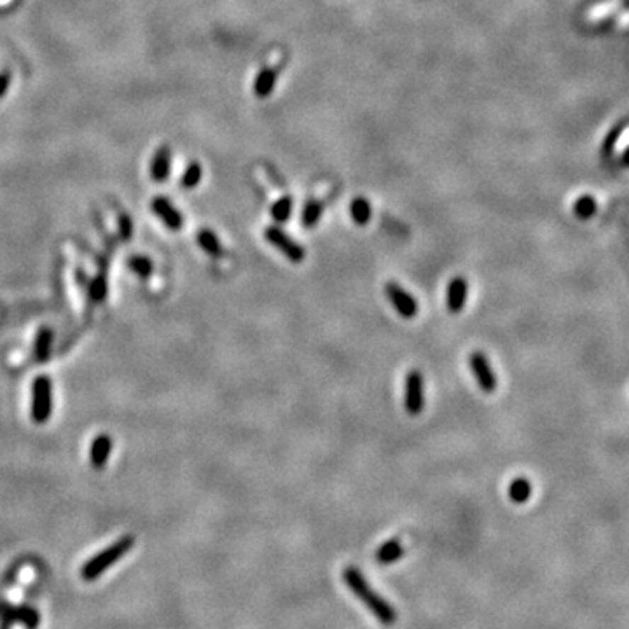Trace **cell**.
<instances>
[{
	"label": "cell",
	"instance_id": "1",
	"mask_svg": "<svg viewBox=\"0 0 629 629\" xmlns=\"http://www.w3.org/2000/svg\"><path fill=\"white\" fill-rule=\"evenodd\" d=\"M343 580L348 586V589L358 598L367 608L370 610L374 617H376L380 623L383 624H393L397 620V612L395 608L385 600L381 594H378L376 591L370 587V584L367 582V579L362 575V572L357 567H346L343 572Z\"/></svg>",
	"mask_w": 629,
	"mask_h": 629
},
{
	"label": "cell",
	"instance_id": "2",
	"mask_svg": "<svg viewBox=\"0 0 629 629\" xmlns=\"http://www.w3.org/2000/svg\"><path fill=\"white\" fill-rule=\"evenodd\" d=\"M133 537H123L118 542H114L112 545H108L107 549H103L102 552H98L96 556H93L84 567L81 568V575L84 580H95L103 574L107 568H110L112 565L118 563L126 552H130V549L133 548Z\"/></svg>",
	"mask_w": 629,
	"mask_h": 629
},
{
	"label": "cell",
	"instance_id": "3",
	"mask_svg": "<svg viewBox=\"0 0 629 629\" xmlns=\"http://www.w3.org/2000/svg\"><path fill=\"white\" fill-rule=\"evenodd\" d=\"M52 411V385L47 376L35 378L32 387V419L37 425H44Z\"/></svg>",
	"mask_w": 629,
	"mask_h": 629
},
{
	"label": "cell",
	"instance_id": "4",
	"mask_svg": "<svg viewBox=\"0 0 629 629\" xmlns=\"http://www.w3.org/2000/svg\"><path fill=\"white\" fill-rule=\"evenodd\" d=\"M425 378L421 370L413 369L406 374V383H404V407L406 413L411 416H419L425 409Z\"/></svg>",
	"mask_w": 629,
	"mask_h": 629
},
{
	"label": "cell",
	"instance_id": "5",
	"mask_svg": "<svg viewBox=\"0 0 629 629\" xmlns=\"http://www.w3.org/2000/svg\"><path fill=\"white\" fill-rule=\"evenodd\" d=\"M264 239L271 246H275L282 256L292 262H302L306 259V250L299 245L294 238H290L285 231L278 226H269L264 230Z\"/></svg>",
	"mask_w": 629,
	"mask_h": 629
},
{
	"label": "cell",
	"instance_id": "6",
	"mask_svg": "<svg viewBox=\"0 0 629 629\" xmlns=\"http://www.w3.org/2000/svg\"><path fill=\"white\" fill-rule=\"evenodd\" d=\"M469 366L472 374H474L475 381H477L479 388L484 393H493L498 387L497 374L493 370L492 362L486 357L482 351H474L469 357Z\"/></svg>",
	"mask_w": 629,
	"mask_h": 629
},
{
	"label": "cell",
	"instance_id": "7",
	"mask_svg": "<svg viewBox=\"0 0 629 629\" xmlns=\"http://www.w3.org/2000/svg\"><path fill=\"white\" fill-rule=\"evenodd\" d=\"M385 295L402 318H414L419 312L418 301L397 282H388L385 285Z\"/></svg>",
	"mask_w": 629,
	"mask_h": 629
},
{
	"label": "cell",
	"instance_id": "8",
	"mask_svg": "<svg viewBox=\"0 0 629 629\" xmlns=\"http://www.w3.org/2000/svg\"><path fill=\"white\" fill-rule=\"evenodd\" d=\"M151 210L154 215L159 217L163 220L164 226L171 231H178L183 227V215L178 212L177 207L171 203L168 198L164 196H156L151 201Z\"/></svg>",
	"mask_w": 629,
	"mask_h": 629
},
{
	"label": "cell",
	"instance_id": "9",
	"mask_svg": "<svg viewBox=\"0 0 629 629\" xmlns=\"http://www.w3.org/2000/svg\"><path fill=\"white\" fill-rule=\"evenodd\" d=\"M467 299H469V282L463 276H455L446 288V306L449 313H462L465 310Z\"/></svg>",
	"mask_w": 629,
	"mask_h": 629
},
{
	"label": "cell",
	"instance_id": "10",
	"mask_svg": "<svg viewBox=\"0 0 629 629\" xmlns=\"http://www.w3.org/2000/svg\"><path fill=\"white\" fill-rule=\"evenodd\" d=\"M171 171V151L168 145H161L159 149H156V152L152 154L151 164H149V174L151 178L156 182H164L170 177Z\"/></svg>",
	"mask_w": 629,
	"mask_h": 629
},
{
	"label": "cell",
	"instance_id": "11",
	"mask_svg": "<svg viewBox=\"0 0 629 629\" xmlns=\"http://www.w3.org/2000/svg\"><path fill=\"white\" fill-rule=\"evenodd\" d=\"M112 446H114V443H112L110 436H107V434L95 437V441L91 444V451H89V460H91L93 469H103L112 453Z\"/></svg>",
	"mask_w": 629,
	"mask_h": 629
},
{
	"label": "cell",
	"instance_id": "12",
	"mask_svg": "<svg viewBox=\"0 0 629 629\" xmlns=\"http://www.w3.org/2000/svg\"><path fill=\"white\" fill-rule=\"evenodd\" d=\"M196 239L198 245L201 246V250H203L207 256L213 257V259H219V257L226 256V249H224L222 243H220L219 236L213 233L212 230H201L200 233H198Z\"/></svg>",
	"mask_w": 629,
	"mask_h": 629
},
{
	"label": "cell",
	"instance_id": "13",
	"mask_svg": "<svg viewBox=\"0 0 629 629\" xmlns=\"http://www.w3.org/2000/svg\"><path fill=\"white\" fill-rule=\"evenodd\" d=\"M376 561L380 565H392L397 563L400 557L404 556V548L400 544L399 538H390V540L383 542L376 550Z\"/></svg>",
	"mask_w": 629,
	"mask_h": 629
},
{
	"label": "cell",
	"instance_id": "14",
	"mask_svg": "<svg viewBox=\"0 0 629 629\" xmlns=\"http://www.w3.org/2000/svg\"><path fill=\"white\" fill-rule=\"evenodd\" d=\"M276 76H278V67H264L256 77V84H254L256 95L268 96L273 91V88H275Z\"/></svg>",
	"mask_w": 629,
	"mask_h": 629
},
{
	"label": "cell",
	"instance_id": "15",
	"mask_svg": "<svg viewBox=\"0 0 629 629\" xmlns=\"http://www.w3.org/2000/svg\"><path fill=\"white\" fill-rule=\"evenodd\" d=\"M533 493V486L526 477H518L509 484V498L514 504H526Z\"/></svg>",
	"mask_w": 629,
	"mask_h": 629
},
{
	"label": "cell",
	"instance_id": "16",
	"mask_svg": "<svg viewBox=\"0 0 629 629\" xmlns=\"http://www.w3.org/2000/svg\"><path fill=\"white\" fill-rule=\"evenodd\" d=\"M350 213L357 226H366L373 217V208H370V203L366 198H355L350 205Z\"/></svg>",
	"mask_w": 629,
	"mask_h": 629
},
{
	"label": "cell",
	"instance_id": "17",
	"mask_svg": "<svg viewBox=\"0 0 629 629\" xmlns=\"http://www.w3.org/2000/svg\"><path fill=\"white\" fill-rule=\"evenodd\" d=\"M322 213H324V203L318 200H310L308 203L305 205V210H302V226L312 230V227L318 224Z\"/></svg>",
	"mask_w": 629,
	"mask_h": 629
},
{
	"label": "cell",
	"instance_id": "18",
	"mask_svg": "<svg viewBox=\"0 0 629 629\" xmlns=\"http://www.w3.org/2000/svg\"><path fill=\"white\" fill-rule=\"evenodd\" d=\"M51 343H52V331L51 329H40L39 334H37L35 341V358L39 362L47 361L51 353Z\"/></svg>",
	"mask_w": 629,
	"mask_h": 629
},
{
	"label": "cell",
	"instance_id": "19",
	"mask_svg": "<svg viewBox=\"0 0 629 629\" xmlns=\"http://www.w3.org/2000/svg\"><path fill=\"white\" fill-rule=\"evenodd\" d=\"M201 177H203L201 164L194 161V163H191L189 166L186 168V171L182 174L181 187H183V189H194V187L201 182Z\"/></svg>",
	"mask_w": 629,
	"mask_h": 629
},
{
	"label": "cell",
	"instance_id": "20",
	"mask_svg": "<svg viewBox=\"0 0 629 629\" xmlns=\"http://www.w3.org/2000/svg\"><path fill=\"white\" fill-rule=\"evenodd\" d=\"M292 207H294V201H292V198H288V196L280 198V200L276 201L271 208V217L275 219V222H278V224L287 222L288 217H290V213H292Z\"/></svg>",
	"mask_w": 629,
	"mask_h": 629
},
{
	"label": "cell",
	"instance_id": "21",
	"mask_svg": "<svg viewBox=\"0 0 629 629\" xmlns=\"http://www.w3.org/2000/svg\"><path fill=\"white\" fill-rule=\"evenodd\" d=\"M574 212L579 219H589L596 212V203H594V200L591 196H582L575 201Z\"/></svg>",
	"mask_w": 629,
	"mask_h": 629
},
{
	"label": "cell",
	"instance_id": "22",
	"mask_svg": "<svg viewBox=\"0 0 629 629\" xmlns=\"http://www.w3.org/2000/svg\"><path fill=\"white\" fill-rule=\"evenodd\" d=\"M128 264H130V268L137 273V275L142 276V278H147V276H151L152 268H154L151 259H147V257H144V256L131 257Z\"/></svg>",
	"mask_w": 629,
	"mask_h": 629
},
{
	"label": "cell",
	"instance_id": "23",
	"mask_svg": "<svg viewBox=\"0 0 629 629\" xmlns=\"http://www.w3.org/2000/svg\"><path fill=\"white\" fill-rule=\"evenodd\" d=\"M105 294H107V282H105L103 276H98V278L93 280L91 288H89V295H91L93 301L100 302L103 301Z\"/></svg>",
	"mask_w": 629,
	"mask_h": 629
},
{
	"label": "cell",
	"instance_id": "24",
	"mask_svg": "<svg viewBox=\"0 0 629 629\" xmlns=\"http://www.w3.org/2000/svg\"><path fill=\"white\" fill-rule=\"evenodd\" d=\"M119 230H121V236L125 239H130L131 233H133V224H131V219L128 215H121L119 217Z\"/></svg>",
	"mask_w": 629,
	"mask_h": 629
},
{
	"label": "cell",
	"instance_id": "25",
	"mask_svg": "<svg viewBox=\"0 0 629 629\" xmlns=\"http://www.w3.org/2000/svg\"><path fill=\"white\" fill-rule=\"evenodd\" d=\"M11 79H13V74L9 70H2L0 72V100L6 96V93L9 91V86H11Z\"/></svg>",
	"mask_w": 629,
	"mask_h": 629
},
{
	"label": "cell",
	"instance_id": "26",
	"mask_svg": "<svg viewBox=\"0 0 629 629\" xmlns=\"http://www.w3.org/2000/svg\"><path fill=\"white\" fill-rule=\"evenodd\" d=\"M624 163L629 164V151L626 152V154H624Z\"/></svg>",
	"mask_w": 629,
	"mask_h": 629
}]
</instances>
